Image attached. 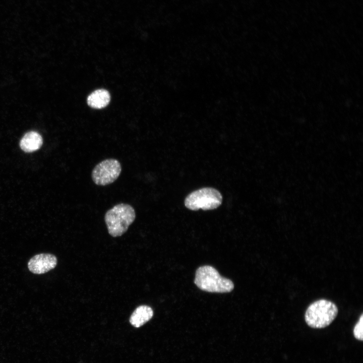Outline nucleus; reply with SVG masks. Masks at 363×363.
<instances>
[{"instance_id":"nucleus-1","label":"nucleus","mask_w":363,"mask_h":363,"mask_svg":"<svg viewBox=\"0 0 363 363\" xmlns=\"http://www.w3.org/2000/svg\"><path fill=\"white\" fill-rule=\"evenodd\" d=\"M136 218L134 208L128 204L119 203L107 211L104 220L109 234L118 237L125 233Z\"/></svg>"},{"instance_id":"nucleus-2","label":"nucleus","mask_w":363,"mask_h":363,"mask_svg":"<svg viewBox=\"0 0 363 363\" xmlns=\"http://www.w3.org/2000/svg\"><path fill=\"white\" fill-rule=\"evenodd\" d=\"M194 282L200 289L210 292H229L234 287L231 280L222 277L214 267L209 265L198 268Z\"/></svg>"},{"instance_id":"nucleus-3","label":"nucleus","mask_w":363,"mask_h":363,"mask_svg":"<svg viewBox=\"0 0 363 363\" xmlns=\"http://www.w3.org/2000/svg\"><path fill=\"white\" fill-rule=\"evenodd\" d=\"M338 308L333 302L321 299L312 303L306 310L305 320L313 328L321 329L329 326L335 319Z\"/></svg>"},{"instance_id":"nucleus-4","label":"nucleus","mask_w":363,"mask_h":363,"mask_svg":"<svg viewBox=\"0 0 363 363\" xmlns=\"http://www.w3.org/2000/svg\"><path fill=\"white\" fill-rule=\"evenodd\" d=\"M222 200L218 191L212 188H204L190 194L185 199V205L194 211L213 210L221 205Z\"/></svg>"},{"instance_id":"nucleus-5","label":"nucleus","mask_w":363,"mask_h":363,"mask_svg":"<svg viewBox=\"0 0 363 363\" xmlns=\"http://www.w3.org/2000/svg\"><path fill=\"white\" fill-rule=\"evenodd\" d=\"M121 171L119 161L114 158H108L101 161L94 167L91 177L96 185L105 186L115 182Z\"/></svg>"},{"instance_id":"nucleus-6","label":"nucleus","mask_w":363,"mask_h":363,"mask_svg":"<svg viewBox=\"0 0 363 363\" xmlns=\"http://www.w3.org/2000/svg\"><path fill=\"white\" fill-rule=\"evenodd\" d=\"M56 257L50 254H40L31 258L28 263L29 270L33 273L42 274L55 267Z\"/></svg>"},{"instance_id":"nucleus-7","label":"nucleus","mask_w":363,"mask_h":363,"mask_svg":"<svg viewBox=\"0 0 363 363\" xmlns=\"http://www.w3.org/2000/svg\"><path fill=\"white\" fill-rule=\"evenodd\" d=\"M153 316L152 309L146 305L138 307L132 314L130 318V323L135 327L139 328L148 321Z\"/></svg>"},{"instance_id":"nucleus-8","label":"nucleus","mask_w":363,"mask_h":363,"mask_svg":"<svg viewBox=\"0 0 363 363\" xmlns=\"http://www.w3.org/2000/svg\"><path fill=\"white\" fill-rule=\"evenodd\" d=\"M42 138L40 135L34 131L26 133L22 138L20 145L21 149L27 152L35 151L41 146Z\"/></svg>"},{"instance_id":"nucleus-9","label":"nucleus","mask_w":363,"mask_h":363,"mask_svg":"<svg viewBox=\"0 0 363 363\" xmlns=\"http://www.w3.org/2000/svg\"><path fill=\"white\" fill-rule=\"evenodd\" d=\"M110 99V94L107 90L98 89L89 95L87 98V103L92 108L100 109L107 106Z\"/></svg>"},{"instance_id":"nucleus-10","label":"nucleus","mask_w":363,"mask_h":363,"mask_svg":"<svg viewBox=\"0 0 363 363\" xmlns=\"http://www.w3.org/2000/svg\"><path fill=\"white\" fill-rule=\"evenodd\" d=\"M363 314H362L358 321L354 326L353 333L354 337L359 340L362 341Z\"/></svg>"}]
</instances>
